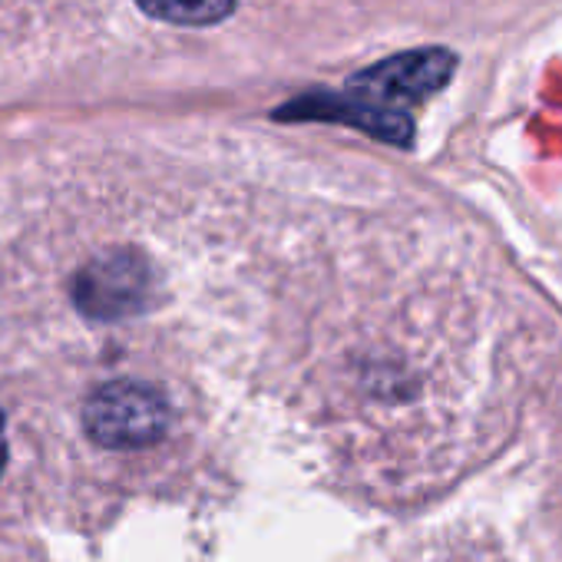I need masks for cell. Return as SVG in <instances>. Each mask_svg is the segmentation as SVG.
I'll return each instance as SVG.
<instances>
[{"label":"cell","mask_w":562,"mask_h":562,"mask_svg":"<svg viewBox=\"0 0 562 562\" xmlns=\"http://www.w3.org/2000/svg\"><path fill=\"white\" fill-rule=\"evenodd\" d=\"M83 427L90 440L106 450L153 447L169 430V404L153 384L110 381L90 394L83 407Z\"/></svg>","instance_id":"1"},{"label":"cell","mask_w":562,"mask_h":562,"mask_svg":"<svg viewBox=\"0 0 562 562\" xmlns=\"http://www.w3.org/2000/svg\"><path fill=\"white\" fill-rule=\"evenodd\" d=\"M77 305L83 315L116 322L136 315L149 302V265L126 248L106 251L77 274Z\"/></svg>","instance_id":"2"},{"label":"cell","mask_w":562,"mask_h":562,"mask_svg":"<svg viewBox=\"0 0 562 562\" xmlns=\"http://www.w3.org/2000/svg\"><path fill=\"white\" fill-rule=\"evenodd\" d=\"M453 67L457 60L447 50H417L361 70L351 87L371 103H417L427 93L440 90L450 80Z\"/></svg>","instance_id":"3"},{"label":"cell","mask_w":562,"mask_h":562,"mask_svg":"<svg viewBox=\"0 0 562 562\" xmlns=\"http://www.w3.org/2000/svg\"><path fill=\"white\" fill-rule=\"evenodd\" d=\"M4 463H8V430H4V414H0V476H4Z\"/></svg>","instance_id":"6"},{"label":"cell","mask_w":562,"mask_h":562,"mask_svg":"<svg viewBox=\"0 0 562 562\" xmlns=\"http://www.w3.org/2000/svg\"><path fill=\"white\" fill-rule=\"evenodd\" d=\"M289 113L281 116H295V120H305V116H318V120H345L358 130H368L381 139H391V143H407L411 139V120L401 113V110H387L381 103H371V100H361V103H348V100H338V97H305L292 106H285Z\"/></svg>","instance_id":"4"},{"label":"cell","mask_w":562,"mask_h":562,"mask_svg":"<svg viewBox=\"0 0 562 562\" xmlns=\"http://www.w3.org/2000/svg\"><path fill=\"white\" fill-rule=\"evenodd\" d=\"M139 8L169 24L205 27V24H218L222 18H228L235 0H139Z\"/></svg>","instance_id":"5"}]
</instances>
